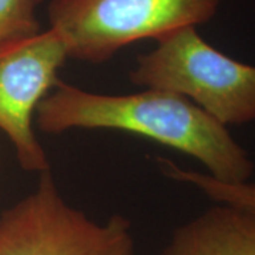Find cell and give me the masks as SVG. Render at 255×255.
Wrapping results in <instances>:
<instances>
[{
  "instance_id": "6da1fadb",
  "label": "cell",
  "mask_w": 255,
  "mask_h": 255,
  "mask_svg": "<svg viewBox=\"0 0 255 255\" xmlns=\"http://www.w3.org/2000/svg\"><path fill=\"white\" fill-rule=\"evenodd\" d=\"M38 130L60 135L71 129H114L152 139L200 162L224 183L250 182L255 164L228 128L190 100L159 88L105 95L60 81L40 101Z\"/></svg>"
},
{
  "instance_id": "7a4b0ae2",
  "label": "cell",
  "mask_w": 255,
  "mask_h": 255,
  "mask_svg": "<svg viewBox=\"0 0 255 255\" xmlns=\"http://www.w3.org/2000/svg\"><path fill=\"white\" fill-rule=\"evenodd\" d=\"M128 77L137 87L180 94L226 128L255 122V65L214 48L197 27L156 40Z\"/></svg>"
},
{
  "instance_id": "3957f363",
  "label": "cell",
  "mask_w": 255,
  "mask_h": 255,
  "mask_svg": "<svg viewBox=\"0 0 255 255\" xmlns=\"http://www.w3.org/2000/svg\"><path fill=\"white\" fill-rule=\"evenodd\" d=\"M223 0H48L47 17L68 58L111 60L124 47L209 23Z\"/></svg>"
},
{
  "instance_id": "277c9868",
  "label": "cell",
  "mask_w": 255,
  "mask_h": 255,
  "mask_svg": "<svg viewBox=\"0 0 255 255\" xmlns=\"http://www.w3.org/2000/svg\"><path fill=\"white\" fill-rule=\"evenodd\" d=\"M0 255H135L130 221H94L60 193L51 170L0 214Z\"/></svg>"
},
{
  "instance_id": "5b68a950",
  "label": "cell",
  "mask_w": 255,
  "mask_h": 255,
  "mask_svg": "<svg viewBox=\"0 0 255 255\" xmlns=\"http://www.w3.org/2000/svg\"><path fill=\"white\" fill-rule=\"evenodd\" d=\"M67 60L64 40L50 27L0 46V129L11 142L20 167L30 173L50 170L33 129L34 114L60 81L58 71Z\"/></svg>"
},
{
  "instance_id": "8992f818",
  "label": "cell",
  "mask_w": 255,
  "mask_h": 255,
  "mask_svg": "<svg viewBox=\"0 0 255 255\" xmlns=\"http://www.w3.org/2000/svg\"><path fill=\"white\" fill-rule=\"evenodd\" d=\"M160 255H255V214L216 203L174 228Z\"/></svg>"
},
{
  "instance_id": "52a82bcc",
  "label": "cell",
  "mask_w": 255,
  "mask_h": 255,
  "mask_svg": "<svg viewBox=\"0 0 255 255\" xmlns=\"http://www.w3.org/2000/svg\"><path fill=\"white\" fill-rule=\"evenodd\" d=\"M160 172L174 182L186 183L200 190L210 200L220 204H228L255 214V183H224L211 177L206 172L183 169L172 160L157 157Z\"/></svg>"
},
{
  "instance_id": "ba28073f",
  "label": "cell",
  "mask_w": 255,
  "mask_h": 255,
  "mask_svg": "<svg viewBox=\"0 0 255 255\" xmlns=\"http://www.w3.org/2000/svg\"><path fill=\"white\" fill-rule=\"evenodd\" d=\"M44 0H0V46L40 33L37 9Z\"/></svg>"
}]
</instances>
